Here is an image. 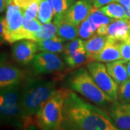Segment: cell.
<instances>
[{
	"label": "cell",
	"mask_w": 130,
	"mask_h": 130,
	"mask_svg": "<svg viewBox=\"0 0 130 130\" xmlns=\"http://www.w3.org/2000/svg\"><path fill=\"white\" fill-rule=\"evenodd\" d=\"M112 125L108 114L69 90L64 103L60 130H108Z\"/></svg>",
	"instance_id": "1"
},
{
	"label": "cell",
	"mask_w": 130,
	"mask_h": 130,
	"mask_svg": "<svg viewBox=\"0 0 130 130\" xmlns=\"http://www.w3.org/2000/svg\"><path fill=\"white\" fill-rule=\"evenodd\" d=\"M57 80L28 78L21 88L20 104L23 115L30 125H35L33 117L43 105L57 91Z\"/></svg>",
	"instance_id": "2"
},
{
	"label": "cell",
	"mask_w": 130,
	"mask_h": 130,
	"mask_svg": "<svg viewBox=\"0 0 130 130\" xmlns=\"http://www.w3.org/2000/svg\"><path fill=\"white\" fill-rule=\"evenodd\" d=\"M65 78L66 84L70 90L78 93L98 106L114 102L98 87L88 69H74L70 74H67Z\"/></svg>",
	"instance_id": "3"
},
{
	"label": "cell",
	"mask_w": 130,
	"mask_h": 130,
	"mask_svg": "<svg viewBox=\"0 0 130 130\" xmlns=\"http://www.w3.org/2000/svg\"><path fill=\"white\" fill-rule=\"evenodd\" d=\"M20 98L21 88L20 85H10L1 88L0 111L2 124L18 129L30 126L23 115Z\"/></svg>",
	"instance_id": "4"
},
{
	"label": "cell",
	"mask_w": 130,
	"mask_h": 130,
	"mask_svg": "<svg viewBox=\"0 0 130 130\" xmlns=\"http://www.w3.org/2000/svg\"><path fill=\"white\" fill-rule=\"evenodd\" d=\"M69 88H59L33 117L39 130H60L64 103Z\"/></svg>",
	"instance_id": "5"
},
{
	"label": "cell",
	"mask_w": 130,
	"mask_h": 130,
	"mask_svg": "<svg viewBox=\"0 0 130 130\" xmlns=\"http://www.w3.org/2000/svg\"><path fill=\"white\" fill-rule=\"evenodd\" d=\"M66 64L57 54L41 51L37 54L32 61V67L38 74H54L55 79L60 81L65 78L68 69Z\"/></svg>",
	"instance_id": "6"
},
{
	"label": "cell",
	"mask_w": 130,
	"mask_h": 130,
	"mask_svg": "<svg viewBox=\"0 0 130 130\" xmlns=\"http://www.w3.org/2000/svg\"><path fill=\"white\" fill-rule=\"evenodd\" d=\"M4 23V32L1 42L7 41L14 43L23 23V10L13 2L7 6L5 18L1 17Z\"/></svg>",
	"instance_id": "7"
},
{
	"label": "cell",
	"mask_w": 130,
	"mask_h": 130,
	"mask_svg": "<svg viewBox=\"0 0 130 130\" xmlns=\"http://www.w3.org/2000/svg\"><path fill=\"white\" fill-rule=\"evenodd\" d=\"M86 67L98 87L113 101H117L119 85L108 74L106 64L99 61H90Z\"/></svg>",
	"instance_id": "8"
},
{
	"label": "cell",
	"mask_w": 130,
	"mask_h": 130,
	"mask_svg": "<svg viewBox=\"0 0 130 130\" xmlns=\"http://www.w3.org/2000/svg\"><path fill=\"white\" fill-rule=\"evenodd\" d=\"M38 51L36 42L23 39L14 42L12 46V56L14 60L21 64H28L32 59Z\"/></svg>",
	"instance_id": "9"
},
{
	"label": "cell",
	"mask_w": 130,
	"mask_h": 130,
	"mask_svg": "<svg viewBox=\"0 0 130 130\" xmlns=\"http://www.w3.org/2000/svg\"><path fill=\"white\" fill-rule=\"evenodd\" d=\"M26 79L25 72L19 67L7 62L3 59L0 67V87L5 88L10 85H20Z\"/></svg>",
	"instance_id": "10"
},
{
	"label": "cell",
	"mask_w": 130,
	"mask_h": 130,
	"mask_svg": "<svg viewBox=\"0 0 130 130\" xmlns=\"http://www.w3.org/2000/svg\"><path fill=\"white\" fill-rule=\"evenodd\" d=\"M108 115L113 124L119 130H130V103H112Z\"/></svg>",
	"instance_id": "11"
},
{
	"label": "cell",
	"mask_w": 130,
	"mask_h": 130,
	"mask_svg": "<svg viewBox=\"0 0 130 130\" xmlns=\"http://www.w3.org/2000/svg\"><path fill=\"white\" fill-rule=\"evenodd\" d=\"M94 9L93 0H77L71 5L65 18L78 27L88 18Z\"/></svg>",
	"instance_id": "12"
},
{
	"label": "cell",
	"mask_w": 130,
	"mask_h": 130,
	"mask_svg": "<svg viewBox=\"0 0 130 130\" xmlns=\"http://www.w3.org/2000/svg\"><path fill=\"white\" fill-rule=\"evenodd\" d=\"M107 36L117 41H127L130 37L129 20L116 19L108 25Z\"/></svg>",
	"instance_id": "13"
},
{
	"label": "cell",
	"mask_w": 130,
	"mask_h": 130,
	"mask_svg": "<svg viewBox=\"0 0 130 130\" xmlns=\"http://www.w3.org/2000/svg\"><path fill=\"white\" fill-rule=\"evenodd\" d=\"M119 42L108 38L106 45L97 56L94 57L93 61L108 63L122 59L119 49Z\"/></svg>",
	"instance_id": "14"
},
{
	"label": "cell",
	"mask_w": 130,
	"mask_h": 130,
	"mask_svg": "<svg viewBox=\"0 0 130 130\" xmlns=\"http://www.w3.org/2000/svg\"><path fill=\"white\" fill-rule=\"evenodd\" d=\"M54 23L57 26V36L65 41L77 38L78 36V27L72 23L65 16L58 19H54Z\"/></svg>",
	"instance_id": "15"
},
{
	"label": "cell",
	"mask_w": 130,
	"mask_h": 130,
	"mask_svg": "<svg viewBox=\"0 0 130 130\" xmlns=\"http://www.w3.org/2000/svg\"><path fill=\"white\" fill-rule=\"evenodd\" d=\"M108 41L107 36H101L97 33L85 41V49L90 61H93L94 57L103 49Z\"/></svg>",
	"instance_id": "16"
},
{
	"label": "cell",
	"mask_w": 130,
	"mask_h": 130,
	"mask_svg": "<svg viewBox=\"0 0 130 130\" xmlns=\"http://www.w3.org/2000/svg\"><path fill=\"white\" fill-rule=\"evenodd\" d=\"M126 63L123 59L108 62L106 64L107 71L113 80L118 85L125 82L129 79L126 69Z\"/></svg>",
	"instance_id": "17"
},
{
	"label": "cell",
	"mask_w": 130,
	"mask_h": 130,
	"mask_svg": "<svg viewBox=\"0 0 130 130\" xmlns=\"http://www.w3.org/2000/svg\"><path fill=\"white\" fill-rule=\"evenodd\" d=\"M62 38L59 36L41 40L36 42L38 51L51 52L55 54H63L65 49V43Z\"/></svg>",
	"instance_id": "18"
},
{
	"label": "cell",
	"mask_w": 130,
	"mask_h": 130,
	"mask_svg": "<svg viewBox=\"0 0 130 130\" xmlns=\"http://www.w3.org/2000/svg\"><path fill=\"white\" fill-rule=\"evenodd\" d=\"M41 25L38 20L34 19L32 20H27L24 19L22 28L17 36V41L23 39H28L35 41L36 35L41 30Z\"/></svg>",
	"instance_id": "19"
},
{
	"label": "cell",
	"mask_w": 130,
	"mask_h": 130,
	"mask_svg": "<svg viewBox=\"0 0 130 130\" xmlns=\"http://www.w3.org/2000/svg\"><path fill=\"white\" fill-rule=\"evenodd\" d=\"M63 59L67 67L71 70L79 68L90 61L85 48L71 55H63Z\"/></svg>",
	"instance_id": "20"
},
{
	"label": "cell",
	"mask_w": 130,
	"mask_h": 130,
	"mask_svg": "<svg viewBox=\"0 0 130 130\" xmlns=\"http://www.w3.org/2000/svg\"><path fill=\"white\" fill-rule=\"evenodd\" d=\"M54 15V12L51 0H43L39 2L37 19L41 23L45 24L51 22Z\"/></svg>",
	"instance_id": "21"
},
{
	"label": "cell",
	"mask_w": 130,
	"mask_h": 130,
	"mask_svg": "<svg viewBox=\"0 0 130 130\" xmlns=\"http://www.w3.org/2000/svg\"><path fill=\"white\" fill-rule=\"evenodd\" d=\"M100 10L106 16L113 19H126L124 7L118 2L111 3L100 8ZM127 20V19H126Z\"/></svg>",
	"instance_id": "22"
},
{
	"label": "cell",
	"mask_w": 130,
	"mask_h": 130,
	"mask_svg": "<svg viewBox=\"0 0 130 130\" xmlns=\"http://www.w3.org/2000/svg\"><path fill=\"white\" fill-rule=\"evenodd\" d=\"M88 18L90 23L92 25L93 30L95 32H96L97 28L100 25H109L114 20H116V19H113L108 17L106 14H103L100 9H95V8L92 11L91 14L89 15Z\"/></svg>",
	"instance_id": "23"
},
{
	"label": "cell",
	"mask_w": 130,
	"mask_h": 130,
	"mask_svg": "<svg viewBox=\"0 0 130 130\" xmlns=\"http://www.w3.org/2000/svg\"><path fill=\"white\" fill-rule=\"evenodd\" d=\"M57 36V26L54 23H48L41 25V29L36 35L35 41L37 42L41 40Z\"/></svg>",
	"instance_id": "24"
},
{
	"label": "cell",
	"mask_w": 130,
	"mask_h": 130,
	"mask_svg": "<svg viewBox=\"0 0 130 130\" xmlns=\"http://www.w3.org/2000/svg\"><path fill=\"white\" fill-rule=\"evenodd\" d=\"M54 8V18H61L65 16L67 12L74 2L71 0H51Z\"/></svg>",
	"instance_id": "25"
},
{
	"label": "cell",
	"mask_w": 130,
	"mask_h": 130,
	"mask_svg": "<svg viewBox=\"0 0 130 130\" xmlns=\"http://www.w3.org/2000/svg\"><path fill=\"white\" fill-rule=\"evenodd\" d=\"M117 101L121 103H130V79L119 85Z\"/></svg>",
	"instance_id": "26"
},
{
	"label": "cell",
	"mask_w": 130,
	"mask_h": 130,
	"mask_svg": "<svg viewBox=\"0 0 130 130\" xmlns=\"http://www.w3.org/2000/svg\"><path fill=\"white\" fill-rule=\"evenodd\" d=\"M83 48H85V41L80 38H77L65 43V49L63 55H71Z\"/></svg>",
	"instance_id": "27"
},
{
	"label": "cell",
	"mask_w": 130,
	"mask_h": 130,
	"mask_svg": "<svg viewBox=\"0 0 130 130\" xmlns=\"http://www.w3.org/2000/svg\"><path fill=\"white\" fill-rule=\"evenodd\" d=\"M95 31L93 30L92 25L88 18L84 20L78 26V36L82 39L88 40L94 35Z\"/></svg>",
	"instance_id": "28"
},
{
	"label": "cell",
	"mask_w": 130,
	"mask_h": 130,
	"mask_svg": "<svg viewBox=\"0 0 130 130\" xmlns=\"http://www.w3.org/2000/svg\"><path fill=\"white\" fill-rule=\"evenodd\" d=\"M38 9H39V2H36L31 5H30L26 9H23L24 19L27 20H32L36 19L38 15Z\"/></svg>",
	"instance_id": "29"
},
{
	"label": "cell",
	"mask_w": 130,
	"mask_h": 130,
	"mask_svg": "<svg viewBox=\"0 0 130 130\" xmlns=\"http://www.w3.org/2000/svg\"><path fill=\"white\" fill-rule=\"evenodd\" d=\"M119 49L121 58L126 62L130 61V44L126 41L119 42Z\"/></svg>",
	"instance_id": "30"
},
{
	"label": "cell",
	"mask_w": 130,
	"mask_h": 130,
	"mask_svg": "<svg viewBox=\"0 0 130 130\" xmlns=\"http://www.w3.org/2000/svg\"><path fill=\"white\" fill-rule=\"evenodd\" d=\"M36 2H38V0H13V3L23 9H26L30 5Z\"/></svg>",
	"instance_id": "31"
},
{
	"label": "cell",
	"mask_w": 130,
	"mask_h": 130,
	"mask_svg": "<svg viewBox=\"0 0 130 130\" xmlns=\"http://www.w3.org/2000/svg\"><path fill=\"white\" fill-rule=\"evenodd\" d=\"M113 2H115V0H93V6L95 9H100Z\"/></svg>",
	"instance_id": "32"
},
{
	"label": "cell",
	"mask_w": 130,
	"mask_h": 130,
	"mask_svg": "<svg viewBox=\"0 0 130 130\" xmlns=\"http://www.w3.org/2000/svg\"><path fill=\"white\" fill-rule=\"evenodd\" d=\"M108 25H100L96 30V33L101 36H107L108 33Z\"/></svg>",
	"instance_id": "33"
},
{
	"label": "cell",
	"mask_w": 130,
	"mask_h": 130,
	"mask_svg": "<svg viewBox=\"0 0 130 130\" xmlns=\"http://www.w3.org/2000/svg\"><path fill=\"white\" fill-rule=\"evenodd\" d=\"M7 7V5L6 0H0V12L2 13Z\"/></svg>",
	"instance_id": "34"
},
{
	"label": "cell",
	"mask_w": 130,
	"mask_h": 130,
	"mask_svg": "<svg viewBox=\"0 0 130 130\" xmlns=\"http://www.w3.org/2000/svg\"><path fill=\"white\" fill-rule=\"evenodd\" d=\"M115 2L119 3L124 7H128L129 5H130V0H115Z\"/></svg>",
	"instance_id": "35"
},
{
	"label": "cell",
	"mask_w": 130,
	"mask_h": 130,
	"mask_svg": "<svg viewBox=\"0 0 130 130\" xmlns=\"http://www.w3.org/2000/svg\"><path fill=\"white\" fill-rule=\"evenodd\" d=\"M124 9H125L126 19L127 20H130V5H129L128 7H124Z\"/></svg>",
	"instance_id": "36"
},
{
	"label": "cell",
	"mask_w": 130,
	"mask_h": 130,
	"mask_svg": "<svg viewBox=\"0 0 130 130\" xmlns=\"http://www.w3.org/2000/svg\"><path fill=\"white\" fill-rule=\"evenodd\" d=\"M35 125H32L30 126H28V127H26V128H21V129H18L17 130H38L36 129V128H35Z\"/></svg>",
	"instance_id": "37"
},
{
	"label": "cell",
	"mask_w": 130,
	"mask_h": 130,
	"mask_svg": "<svg viewBox=\"0 0 130 130\" xmlns=\"http://www.w3.org/2000/svg\"><path fill=\"white\" fill-rule=\"evenodd\" d=\"M126 69H127V72L129 74V77L130 78V61L126 63Z\"/></svg>",
	"instance_id": "38"
},
{
	"label": "cell",
	"mask_w": 130,
	"mask_h": 130,
	"mask_svg": "<svg viewBox=\"0 0 130 130\" xmlns=\"http://www.w3.org/2000/svg\"><path fill=\"white\" fill-rule=\"evenodd\" d=\"M108 130H119V129H117L114 125H112Z\"/></svg>",
	"instance_id": "39"
},
{
	"label": "cell",
	"mask_w": 130,
	"mask_h": 130,
	"mask_svg": "<svg viewBox=\"0 0 130 130\" xmlns=\"http://www.w3.org/2000/svg\"><path fill=\"white\" fill-rule=\"evenodd\" d=\"M6 2H7V5L8 6V5L12 4L13 2V0H6Z\"/></svg>",
	"instance_id": "40"
},
{
	"label": "cell",
	"mask_w": 130,
	"mask_h": 130,
	"mask_svg": "<svg viewBox=\"0 0 130 130\" xmlns=\"http://www.w3.org/2000/svg\"><path fill=\"white\" fill-rule=\"evenodd\" d=\"M126 42H128V43H129L130 44V37H129V39L127 40V41H126Z\"/></svg>",
	"instance_id": "41"
},
{
	"label": "cell",
	"mask_w": 130,
	"mask_h": 130,
	"mask_svg": "<svg viewBox=\"0 0 130 130\" xmlns=\"http://www.w3.org/2000/svg\"><path fill=\"white\" fill-rule=\"evenodd\" d=\"M72 2H76V1H77V0H71Z\"/></svg>",
	"instance_id": "42"
},
{
	"label": "cell",
	"mask_w": 130,
	"mask_h": 130,
	"mask_svg": "<svg viewBox=\"0 0 130 130\" xmlns=\"http://www.w3.org/2000/svg\"><path fill=\"white\" fill-rule=\"evenodd\" d=\"M41 1H43V0H38V2H41Z\"/></svg>",
	"instance_id": "43"
},
{
	"label": "cell",
	"mask_w": 130,
	"mask_h": 130,
	"mask_svg": "<svg viewBox=\"0 0 130 130\" xmlns=\"http://www.w3.org/2000/svg\"><path fill=\"white\" fill-rule=\"evenodd\" d=\"M129 25H130V20H129Z\"/></svg>",
	"instance_id": "44"
}]
</instances>
